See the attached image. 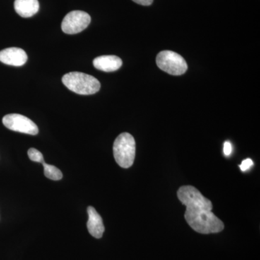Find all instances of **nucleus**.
<instances>
[{"mask_svg":"<svg viewBox=\"0 0 260 260\" xmlns=\"http://www.w3.org/2000/svg\"><path fill=\"white\" fill-rule=\"evenodd\" d=\"M181 203L185 205L186 221L195 232L202 234H216L224 229V224L213 213L211 201L192 186H183L177 191Z\"/></svg>","mask_w":260,"mask_h":260,"instance_id":"obj_1","label":"nucleus"},{"mask_svg":"<svg viewBox=\"0 0 260 260\" xmlns=\"http://www.w3.org/2000/svg\"><path fill=\"white\" fill-rule=\"evenodd\" d=\"M62 83L71 91L80 95H92L101 88L100 82L96 78L79 72L67 73L63 76Z\"/></svg>","mask_w":260,"mask_h":260,"instance_id":"obj_2","label":"nucleus"},{"mask_svg":"<svg viewBox=\"0 0 260 260\" xmlns=\"http://www.w3.org/2000/svg\"><path fill=\"white\" fill-rule=\"evenodd\" d=\"M113 152L118 165L124 169L130 168L134 164L136 145L133 135L123 133L116 138Z\"/></svg>","mask_w":260,"mask_h":260,"instance_id":"obj_3","label":"nucleus"},{"mask_svg":"<svg viewBox=\"0 0 260 260\" xmlns=\"http://www.w3.org/2000/svg\"><path fill=\"white\" fill-rule=\"evenodd\" d=\"M156 64L159 69L172 75H181L187 70L185 59L172 51H162L157 55Z\"/></svg>","mask_w":260,"mask_h":260,"instance_id":"obj_4","label":"nucleus"},{"mask_svg":"<svg viewBox=\"0 0 260 260\" xmlns=\"http://www.w3.org/2000/svg\"><path fill=\"white\" fill-rule=\"evenodd\" d=\"M91 21L90 15L81 10H74L65 15L61 30L67 34H77L83 31Z\"/></svg>","mask_w":260,"mask_h":260,"instance_id":"obj_5","label":"nucleus"},{"mask_svg":"<svg viewBox=\"0 0 260 260\" xmlns=\"http://www.w3.org/2000/svg\"><path fill=\"white\" fill-rule=\"evenodd\" d=\"M3 123L12 131L31 135H37L39 133L37 124L29 118L21 114H7L3 117Z\"/></svg>","mask_w":260,"mask_h":260,"instance_id":"obj_6","label":"nucleus"},{"mask_svg":"<svg viewBox=\"0 0 260 260\" xmlns=\"http://www.w3.org/2000/svg\"><path fill=\"white\" fill-rule=\"evenodd\" d=\"M28 60V55L20 48L11 47L0 51V61L5 64L20 67Z\"/></svg>","mask_w":260,"mask_h":260,"instance_id":"obj_7","label":"nucleus"},{"mask_svg":"<svg viewBox=\"0 0 260 260\" xmlns=\"http://www.w3.org/2000/svg\"><path fill=\"white\" fill-rule=\"evenodd\" d=\"M87 210L88 214V220L87 223L88 232L93 237L101 239L105 231L102 216L98 213L93 207L89 206Z\"/></svg>","mask_w":260,"mask_h":260,"instance_id":"obj_8","label":"nucleus"},{"mask_svg":"<svg viewBox=\"0 0 260 260\" xmlns=\"http://www.w3.org/2000/svg\"><path fill=\"white\" fill-rule=\"evenodd\" d=\"M122 65L120 58L114 55L98 56L93 60V66L102 71L110 73L119 70Z\"/></svg>","mask_w":260,"mask_h":260,"instance_id":"obj_9","label":"nucleus"},{"mask_svg":"<svg viewBox=\"0 0 260 260\" xmlns=\"http://www.w3.org/2000/svg\"><path fill=\"white\" fill-rule=\"evenodd\" d=\"M14 8L22 18H30L39 11V3L38 0H15Z\"/></svg>","mask_w":260,"mask_h":260,"instance_id":"obj_10","label":"nucleus"},{"mask_svg":"<svg viewBox=\"0 0 260 260\" xmlns=\"http://www.w3.org/2000/svg\"><path fill=\"white\" fill-rule=\"evenodd\" d=\"M43 166L44 168V174L46 177L51 180L58 181L60 180L62 178V173L58 168L54 166L50 165V164H46L45 162H43Z\"/></svg>","mask_w":260,"mask_h":260,"instance_id":"obj_11","label":"nucleus"},{"mask_svg":"<svg viewBox=\"0 0 260 260\" xmlns=\"http://www.w3.org/2000/svg\"><path fill=\"white\" fill-rule=\"evenodd\" d=\"M28 155L29 158L32 160V161L41 162L43 164L44 161V156H43L42 153H41L39 150H37L35 148H30L28 151Z\"/></svg>","mask_w":260,"mask_h":260,"instance_id":"obj_12","label":"nucleus"},{"mask_svg":"<svg viewBox=\"0 0 260 260\" xmlns=\"http://www.w3.org/2000/svg\"><path fill=\"white\" fill-rule=\"evenodd\" d=\"M253 166V161L250 158L245 159V160H243L242 164L239 166L240 167L241 170L242 172H246L248 169H250V167Z\"/></svg>","mask_w":260,"mask_h":260,"instance_id":"obj_13","label":"nucleus"},{"mask_svg":"<svg viewBox=\"0 0 260 260\" xmlns=\"http://www.w3.org/2000/svg\"><path fill=\"white\" fill-rule=\"evenodd\" d=\"M232 152V146L230 142H225L223 145V153L225 154V156H229L231 155Z\"/></svg>","mask_w":260,"mask_h":260,"instance_id":"obj_14","label":"nucleus"},{"mask_svg":"<svg viewBox=\"0 0 260 260\" xmlns=\"http://www.w3.org/2000/svg\"><path fill=\"white\" fill-rule=\"evenodd\" d=\"M137 4L143 5V6H149L153 3V0H133Z\"/></svg>","mask_w":260,"mask_h":260,"instance_id":"obj_15","label":"nucleus"}]
</instances>
